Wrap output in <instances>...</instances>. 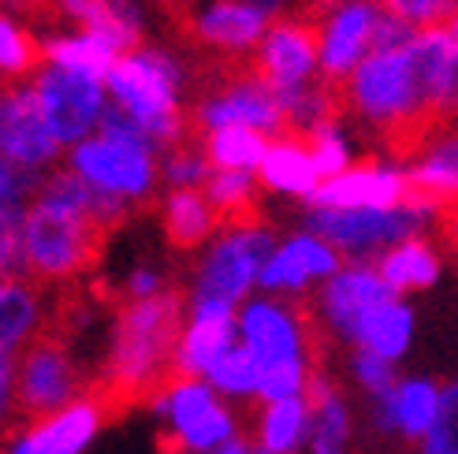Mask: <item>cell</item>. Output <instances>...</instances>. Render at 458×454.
Instances as JSON below:
<instances>
[{"mask_svg": "<svg viewBox=\"0 0 458 454\" xmlns=\"http://www.w3.org/2000/svg\"><path fill=\"white\" fill-rule=\"evenodd\" d=\"M440 414V388L437 383H403L399 388V421L406 436H421L437 425Z\"/></svg>", "mask_w": 458, "mask_h": 454, "instance_id": "obj_29", "label": "cell"}, {"mask_svg": "<svg viewBox=\"0 0 458 454\" xmlns=\"http://www.w3.org/2000/svg\"><path fill=\"white\" fill-rule=\"evenodd\" d=\"M377 4L414 30H454L458 22V0H377Z\"/></svg>", "mask_w": 458, "mask_h": 454, "instance_id": "obj_28", "label": "cell"}, {"mask_svg": "<svg viewBox=\"0 0 458 454\" xmlns=\"http://www.w3.org/2000/svg\"><path fill=\"white\" fill-rule=\"evenodd\" d=\"M112 227L86 213L38 198L22 216V242H27V280L34 287L75 283L82 272H94L105 257Z\"/></svg>", "mask_w": 458, "mask_h": 454, "instance_id": "obj_1", "label": "cell"}, {"mask_svg": "<svg viewBox=\"0 0 458 454\" xmlns=\"http://www.w3.org/2000/svg\"><path fill=\"white\" fill-rule=\"evenodd\" d=\"M45 56L53 63H64V67H79V71H89V75H108V67L116 63V49L108 41L94 38V34H82V38H56L45 45Z\"/></svg>", "mask_w": 458, "mask_h": 454, "instance_id": "obj_24", "label": "cell"}, {"mask_svg": "<svg viewBox=\"0 0 458 454\" xmlns=\"http://www.w3.org/2000/svg\"><path fill=\"white\" fill-rule=\"evenodd\" d=\"M343 257H335L332 249H325L317 239H294L287 249H280L261 272L265 287H294L310 276H325V272H335Z\"/></svg>", "mask_w": 458, "mask_h": 454, "instance_id": "obj_18", "label": "cell"}, {"mask_svg": "<svg viewBox=\"0 0 458 454\" xmlns=\"http://www.w3.org/2000/svg\"><path fill=\"white\" fill-rule=\"evenodd\" d=\"M213 380L220 383L224 391H261V366L250 347H232L213 369Z\"/></svg>", "mask_w": 458, "mask_h": 454, "instance_id": "obj_30", "label": "cell"}, {"mask_svg": "<svg viewBox=\"0 0 458 454\" xmlns=\"http://www.w3.org/2000/svg\"><path fill=\"white\" fill-rule=\"evenodd\" d=\"M246 450H250V447H246V443H242V440H235V443H232V447H227V450H224V454H246Z\"/></svg>", "mask_w": 458, "mask_h": 454, "instance_id": "obj_38", "label": "cell"}, {"mask_svg": "<svg viewBox=\"0 0 458 454\" xmlns=\"http://www.w3.org/2000/svg\"><path fill=\"white\" fill-rule=\"evenodd\" d=\"M392 287H387L380 276L373 272H339V276L325 287V306H328V316L332 324L351 335V339H361V321L365 313L380 302H392Z\"/></svg>", "mask_w": 458, "mask_h": 454, "instance_id": "obj_13", "label": "cell"}, {"mask_svg": "<svg viewBox=\"0 0 458 454\" xmlns=\"http://www.w3.org/2000/svg\"><path fill=\"white\" fill-rule=\"evenodd\" d=\"M354 366H358V376L361 383L369 388V395H395V373L387 369V361L377 354V350H358L354 357Z\"/></svg>", "mask_w": 458, "mask_h": 454, "instance_id": "obj_34", "label": "cell"}, {"mask_svg": "<svg viewBox=\"0 0 458 454\" xmlns=\"http://www.w3.org/2000/svg\"><path fill=\"white\" fill-rule=\"evenodd\" d=\"M451 34H454V38H458V22H454V30H451Z\"/></svg>", "mask_w": 458, "mask_h": 454, "instance_id": "obj_39", "label": "cell"}, {"mask_svg": "<svg viewBox=\"0 0 458 454\" xmlns=\"http://www.w3.org/2000/svg\"><path fill=\"white\" fill-rule=\"evenodd\" d=\"M377 276L392 290H418L437 280V257L425 249V242H403L387 257H377Z\"/></svg>", "mask_w": 458, "mask_h": 454, "instance_id": "obj_21", "label": "cell"}, {"mask_svg": "<svg viewBox=\"0 0 458 454\" xmlns=\"http://www.w3.org/2000/svg\"><path fill=\"white\" fill-rule=\"evenodd\" d=\"M213 231L216 213L205 187H175L165 201V242L175 254H194Z\"/></svg>", "mask_w": 458, "mask_h": 454, "instance_id": "obj_15", "label": "cell"}, {"mask_svg": "<svg viewBox=\"0 0 458 454\" xmlns=\"http://www.w3.org/2000/svg\"><path fill=\"white\" fill-rule=\"evenodd\" d=\"M157 4H165V12H175V8H187L191 0H157Z\"/></svg>", "mask_w": 458, "mask_h": 454, "instance_id": "obj_37", "label": "cell"}, {"mask_svg": "<svg viewBox=\"0 0 458 454\" xmlns=\"http://www.w3.org/2000/svg\"><path fill=\"white\" fill-rule=\"evenodd\" d=\"M75 168L112 194H127V198H153V161L149 149L116 142V139H94L82 142L75 149Z\"/></svg>", "mask_w": 458, "mask_h": 454, "instance_id": "obj_9", "label": "cell"}, {"mask_svg": "<svg viewBox=\"0 0 458 454\" xmlns=\"http://www.w3.org/2000/svg\"><path fill=\"white\" fill-rule=\"evenodd\" d=\"M410 339V309H403L395 298L380 302L365 313L361 321V343L377 350L380 357H399Z\"/></svg>", "mask_w": 458, "mask_h": 454, "instance_id": "obj_23", "label": "cell"}, {"mask_svg": "<svg viewBox=\"0 0 458 454\" xmlns=\"http://www.w3.org/2000/svg\"><path fill=\"white\" fill-rule=\"evenodd\" d=\"M8 4H15L19 12H27V15H30V19H38V22H56L49 0H8Z\"/></svg>", "mask_w": 458, "mask_h": 454, "instance_id": "obj_36", "label": "cell"}, {"mask_svg": "<svg viewBox=\"0 0 458 454\" xmlns=\"http://www.w3.org/2000/svg\"><path fill=\"white\" fill-rule=\"evenodd\" d=\"M425 454H458V383L447 388L440 402L437 425L428 428V440H425Z\"/></svg>", "mask_w": 458, "mask_h": 454, "instance_id": "obj_31", "label": "cell"}, {"mask_svg": "<svg viewBox=\"0 0 458 454\" xmlns=\"http://www.w3.org/2000/svg\"><path fill=\"white\" fill-rule=\"evenodd\" d=\"M317 164L310 149H302L299 142H276L268 146L265 161H261V183L276 187V190H291V194H306L313 198V190L320 187L317 183Z\"/></svg>", "mask_w": 458, "mask_h": 454, "instance_id": "obj_19", "label": "cell"}, {"mask_svg": "<svg viewBox=\"0 0 458 454\" xmlns=\"http://www.w3.org/2000/svg\"><path fill=\"white\" fill-rule=\"evenodd\" d=\"M98 425H101V417L94 406L79 402L72 410H64L60 417H53L49 425L27 433L8 454H79L82 443L98 433Z\"/></svg>", "mask_w": 458, "mask_h": 454, "instance_id": "obj_16", "label": "cell"}, {"mask_svg": "<svg viewBox=\"0 0 458 454\" xmlns=\"http://www.w3.org/2000/svg\"><path fill=\"white\" fill-rule=\"evenodd\" d=\"M272 239L268 231L254 235H235L213 246L209 261L201 265L198 283H194V309L198 316H224L232 313V306L246 294V287L254 283L258 265L268 257Z\"/></svg>", "mask_w": 458, "mask_h": 454, "instance_id": "obj_5", "label": "cell"}, {"mask_svg": "<svg viewBox=\"0 0 458 454\" xmlns=\"http://www.w3.org/2000/svg\"><path fill=\"white\" fill-rule=\"evenodd\" d=\"M34 89L41 94L45 105V120H49L53 134L60 142H75L89 130L101 112H105V97H101V79L79 71V67H41Z\"/></svg>", "mask_w": 458, "mask_h": 454, "instance_id": "obj_8", "label": "cell"}, {"mask_svg": "<svg viewBox=\"0 0 458 454\" xmlns=\"http://www.w3.org/2000/svg\"><path fill=\"white\" fill-rule=\"evenodd\" d=\"M242 328L250 339L258 366H284V361H299V328H294L276 306H250L242 313Z\"/></svg>", "mask_w": 458, "mask_h": 454, "instance_id": "obj_17", "label": "cell"}, {"mask_svg": "<svg viewBox=\"0 0 458 454\" xmlns=\"http://www.w3.org/2000/svg\"><path fill=\"white\" fill-rule=\"evenodd\" d=\"M205 153H209V164L213 168H250V164H261L268 142L265 134L254 127H242V123H227L216 127L205 142Z\"/></svg>", "mask_w": 458, "mask_h": 454, "instance_id": "obj_22", "label": "cell"}, {"mask_svg": "<svg viewBox=\"0 0 458 454\" xmlns=\"http://www.w3.org/2000/svg\"><path fill=\"white\" fill-rule=\"evenodd\" d=\"M302 149H310L317 172H320V175H328V179L347 168V149H343L335 127H320V130H313Z\"/></svg>", "mask_w": 458, "mask_h": 454, "instance_id": "obj_32", "label": "cell"}, {"mask_svg": "<svg viewBox=\"0 0 458 454\" xmlns=\"http://www.w3.org/2000/svg\"><path fill=\"white\" fill-rule=\"evenodd\" d=\"M347 86H351V116L369 120L373 134L384 130L387 123H395V120L418 116V112H432L421 97V89H418V79H414V67H410L406 49L369 53L347 75ZM432 116H437V112H432Z\"/></svg>", "mask_w": 458, "mask_h": 454, "instance_id": "obj_3", "label": "cell"}, {"mask_svg": "<svg viewBox=\"0 0 458 454\" xmlns=\"http://www.w3.org/2000/svg\"><path fill=\"white\" fill-rule=\"evenodd\" d=\"M437 235H440V242H444V249H447L451 265L458 268V201H451V206L437 209Z\"/></svg>", "mask_w": 458, "mask_h": 454, "instance_id": "obj_35", "label": "cell"}, {"mask_svg": "<svg viewBox=\"0 0 458 454\" xmlns=\"http://www.w3.org/2000/svg\"><path fill=\"white\" fill-rule=\"evenodd\" d=\"M347 436V417H343L339 399H332L325 410L313 414V454H339Z\"/></svg>", "mask_w": 458, "mask_h": 454, "instance_id": "obj_33", "label": "cell"}, {"mask_svg": "<svg viewBox=\"0 0 458 454\" xmlns=\"http://www.w3.org/2000/svg\"><path fill=\"white\" fill-rule=\"evenodd\" d=\"M0 45H4V86L8 89L19 86V79L34 75L38 67L49 60L38 45V38L27 27H15L12 19H4V27H0Z\"/></svg>", "mask_w": 458, "mask_h": 454, "instance_id": "obj_26", "label": "cell"}, {"mask_svg": "<svg viewBox=\"0 0 458 454\" xmlns=\"http://www.w3.org/2000/svg\"><path fill=\"white\" fill-rule=\"evenodd\" d=\"M302 421H306V402H299V399L268 402L261 443L276 454H294L299 450V440H302Z\"/></svg>", "mask_w": 458, "mask_h": 454, "instance_id": "obj_27", "label": "cell"}, {"mask_svg": "<svg viewBox=\"0 0 458 454\" xmlns=\"http://www.w3.org/2000/svg\"><path fill=\"white\" fill-rule=\"evenodd\" d=\"M325 30H328V19L299 8L291 15H276V22L261 38V45L254 49L258 75L265 86L276 89L280 101L310 82L317 56L325 53Z\"/></svg>", "mask_w": 458, "mask_h": 454, "instance_id": "obj_4", "label": "cell"}, {"mask_svg": "<svg viewBox=\"0 0 458 454\" xmlns=\"http://www.w3.org/2000/svg\"><path fill=\"white\" fill-rule=\"evenodd\" d=\"M34 283L22 276H4V350H19L27 343V332L38 321Z\"/></svg>", "mask_w": 458, "mask_h": 454, "instance_id": "obj_25", "label": "cell"}, {"mask_svg": "<svg viewBox=\"0 0 458 454\" xmlns=\"http://www.w3.org/2000/svg\"><path fill=\"white\" fill-rule=\"evenodd\" d=\"M403 175H392L377 164V156H365L351 172H339L325 179L313 190L317 209H392L399 206Z\"/></svg>", "mask_w": 458, "mask_h": 454, "instance_id": "obj_11", "label": "cell"}, {"mask_svg": "<svg viewBox=\"0 0 458 454\" xmlns=\"http://www.w3.org/2000/svg\"><path fill=\"white\" fill-rule=\"evenodd\" d=\"M172 421H175V433L182 436V443L194 450L201 447H213L220 440H227L235 433L232 417H227V410H220V406L213 402V395L201 388V383H187L182 391L172 395Z\"/></svg>", "mask_w": 458, "mask_h": 454, "instance_id": "obj_14", "label": "cell"}, {"mask_svg": "<svg viewBox=\"0 0 458 454\" xmlns=\"http://www.w3.org/2000/svg\"><path fill=\"white\" fill-rule=\"evenodd\" d=\"M60 153V139L45 120V105L38 89L12 86L4 89V161L15 164H45Z\"/></svg>", "mask_w": 458, "mask_h": 454, "instance_id": "obj_10", "label": "cell"}, {"mask_svg": "<svg viewBox=\"0 0 458 454\" xmlns=\"http://www.w3.org/2000/svg\"><path fill=\"white\" fill-rule=\"evenodd\" d=\"M172 30L194 45V49H209V53H246L258 49L268 12L254 0H216L205 15H191L187 8L168 12Z\"/></svg>", "mask_w": 458, "mask_h": 454, "instance_id": "obj_7", "label": "cell"}, {"mask_svg": "<svg viewBox=\"0 0 458 454\" xmlns=\"http://www.w3.org/2000/svg\"><path fill=\"white\" fill-rule=\"evenodd\" d=\"M377 0H354L343 4L325 30V53H320V71L325 75H351L354 67L373 53V30H377Z\"/></svg>", "mask_w": 458, "mask_h": 454, "instance_id": "obj_12", "label": "cell"}, {"mask_svg": "<svg viewBox=\"0 0 458 454\" xmlns=\"http://www.w3.org/2000/svg\"><path fill=\"white\" fill-rule=\"evenodd\" d=\"M310 227L320 235L335 242L339 249H347V261L354 257H365L369 265H377V249L395 242L399 239H410L418 235V213H387V209H313L310 213Z\"/></svg>", "mask_w": 458, "mask_h": 454, "instance_id": "obj_6", "label": "cell"}, {"mask_svg": "<svg viewBox=\"0 0 458 454\" xmlns=\"http://www.w3.org/2000/svg\"><path fill=\"white\" fill-rule=\"evenodd\" d=\"M232 313H224V316H198L194 328L187 332V339H182V366L194 369L198 376L201 373H213L216 369V361L232 350Z\"/></svg>", "mask_w": 458, "mask_h": 454, "instance_id": "obj_20", "label": "cell"}, {"mask_svg": "<svg viewBox=\"0 0 458 454\" xmlns=\"http://www.w3.org/2000/svg\"><path fill=\"white\" fill-rule=\"evenodd\" d=\"M72 339H64L49 324H38L27 343L15 354V383L8 402V440L27 436L34 428L49 425L67 410V402L75 395L82 399L86 380H79L75 361H72Z\"/></svg>", "mask_w": 458, "mask_h": 454, "instance_id": "obj_2", "label": "cell"}]
</instances>
